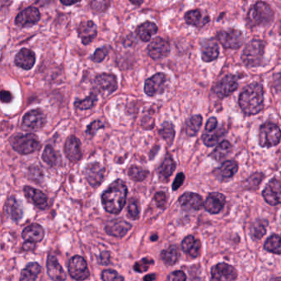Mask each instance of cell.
Segmentation results:
<instances>
[{
	"instance_id": "6da1fadb",
	"label": "cell",
	"mask_w": 281,
	"mask_h": 281,
	"mask_svg": "<svg viewBox=\"0 0 281 281\" xmlns=\"http://www.w3.org/2000/svg\"><path fill=\"white\" fill-rule=\"evenodd\" d=\"M127 187L122 180H116L102 195L103 208L110 214H119L124 208L127 196Z\"/></svg>"
},
{
	"instance_id": "7a4b0ae2",
	"label": "cell",
	"mask_w": 281,
	"mask_h": 281,
	"mask_svg": "<svg viewBox=\"0 0 281 281\" xmlns=\"http://www.w3.org/2000/svg\"><path fill=\"white\" fill-rule=\"evenodd\" d=\"M238 102L241 109L247 116L259 113L263 109L264 103L263 86L257 83L249 84L241 93Z\"/></svg>"
},
{
	"instance_id": "3957f363",
	"label": "cell",
	"mask_w": 281,
	"mask_h": 281,
	"mask_svg": "<svg viewBox=\"0 0 281 281\" xmlns=\"http://www.w3.org/2000/svg\"><path fill=\"white\" fill-rule=\"evenodd\" d=\"M274 18V13L270 5L265 2H258L251 7L247 14V22L251 27L264 26Z\"/></svg>"
},
{
	"instance_id": "277c9868",
	"label": "cell",
	"mask_w": 281,
	"mask_h": 281,
	"mask_svg": "<svg viewBox=\"0 0 281 281\" xmlns=\"http://www.w3.org/2000/svg\"><path fill=\"white\" fill-rule=\"evenodd\" d=\"M10 143L13 149L22 155L33 154L41 147L37 136L33 134H18L12 137Z\"/></svg>"
},
{
	"instance_id": "5b68a950",
	"label": "cell",
	"mask_w": 281,
	"mask_h": 281,
	"mask_svg": "<svg viewBox=\"0 0 281 281\" xmlns=\"http://www.w3.org/2000/svg\"><path fill=\"white\" fill-rule=\"evenodd\" d=\"M265 46L264 41L258 40L250 41L243 52V62L249 67H257L261 65L265 52Z\"/></svg>"
},
{
	"instance_id": "8992f818",
	"label": "cell",
	"mask_w": 281,
	"mask_h": 281,
	"mask_svg": "<svg viewBox=\"0 0 281 281\" xmlns=\"http://www.w3.org/2000/svg\"><path fill=\"white\" fill-rule=\"evenodd\" d=\"M258 138L260 145L262 147L270 148L276 146L281 141V129L274 123H265L260 127Z\"/></svg>"
},
{
	"instance_id": "52a82bcc",
	"label": "cell",
	"mask_w": 281,
	"mask_h": 281,
	"mask_svg": "<svg viewBox=\"0 0 281 281\" xmlns=\"http://www.w3.org/2000/svg\"><path fill=\"white\" fill-rule=\"evenodd\" d=\"M217 39L226 49H238L244 41L242 32L232 28L219 32L217 35Z\"/></svg>"
},
{
	"instance_id": "ba28073f",
	"label": "cell",
	"mask_w": 281,
	"mask_h": 281,
	"mask_svg": "<svg viewBox=\"0 0 281 281\" xmlns=\"http://www.w3.org/2000/svg\"><path fill=\"white\" fill-rule=\"evenodd\" d=\"M68 271L76 281H84L89 277V270L84 257L75 256L68 264Z\"/></svg>"
},
{
	"instance_id": "9c48e42d",
	"label": "cell",
	"mask_w": 281,
	"mask_h": 281,
	"mask_svg": "<svg viewBox=\"0 0 281 281\" xmlns=\"http://www.w3.org/2000/svg\"><path fill=\"white\" fill-rule=\"evenodd\" d=\"M46 118L43 111L35 109L28 111L22 118V128L27 130H38L46 124Z\"/></svg>"
},
{
	"instance_id": "30bf717a",
	"label": "cell",
	"mask_w": 281,
	"mask_h": 281,
	"mask_svg": "<svg viewBox=\"0 0 281 281\" xmlns=\"http://www.w3.org/2000/svg\"><path fill=\"white\" fill-rule=\"evenodd\" d=\"M94 88L103 94H111L117 88V79L112 73H101L94 79Z\"/></svg>"
},
{
	"instance_id": "8fae6325",
	"label": "cell",
	"mask_w": 281,
	"mask_h": 281,
	"mask_svg": "<svg viewBox=\"0 0 281 281\" xmlns=\"http://www.w3.org/2000/svg\"><path fill=\"white\" fill-rule=\"evenodd\" d=\"M238 80L235 76L228 74L224 77L214 87L215 94L220 98H226L238 89Z\"/></svg>"
},
{
	"instance_id": "7c38bea8",
	"label": "cell",
	"mask_w": 281,
	"mask_h": 281,
	"mask_svg": "<svg viewBox=\"0 0 281 281\" xmlns=\"http://www.w3.org/2000/svg\"><path fill=\"white\" fill-rule=\"evenodd\" d=\"M166 81L167 77L164 73H158L154 74L145 81L144 92L149 97L161 94L164 92V84Z\"/></svg>"
},
{
	"instance_id": "4fadbf2b",
	"label": "cell",
	"mask_w": 281,
	"mask_h": 281,
	"mask_svg": "<svg viewBox=\"0 0 281 281\" xmlns=\"http://www.w3.org/2000/svg\"><path fill=\"white\" fill-rule=\"evenodd\" d=\"M170 46L168 41L161 37L154 38L148 46V53L153 60H161L168 56Z\"/></svg>"
},
{
	"instance_id": "5bb4252c",
	"label": "cell",
	"mask_w": 281,
	"mask_h": 281,
	"mask_svg": "<svg viewBox=\"0 0 281 281\" xmlns=\"http://www.w3.org/2000/svg\"><path fill=\"white\" fill-rule=\"evenodd\" d=\"M105 169L99 162L90 163L85 168L87 181L92 187L100 186L105 178Z\"/></svg>"
},
{
	"instance_id": "9a60e30c",
	"label": "cell",
	"mask_w": 281,
	"mask_h": 281,
	"mask_svg": "<svg viewBox=\"0 0 281 281\" xmlns=\"http://www.w3.org/2000/svg\"><path fill=\"white\" fill-rule=\"evenodd\" d=\"M263 195L270 206L281 204V182L277 179H271L263 191Z\"/></svg>"
},
{
	"instance_id": "2e32d148",
	"label": "cell",
	"mask_w": 281,
	"mask_h": 281,
	"mask_svg": "<svg viewBox=\"0 0 281 281\" xmlns=\"http://www.w3.org/2000/svg\"><path fill=\"white\" fill-rule=\"evenodd\" d=\"M40 19L41 14L37 8L30 7L18 14L15 19V23L19 27H30L36 24Z\"/></svg>"
},
{
	"instance_id": "e0dca14e",
	"label": "cell",
	"mask_w": 281,
	"mask_h": 281,
	"mask_svg": "<svg viewBox=\"0 0 281 281\" xmlns=\"http://www.w3.org/2000/svg\"><path fill=\"white\" fill-rule=\"evenodd\" d=\"M211 276L214 281H234L238 277V272L232 265L219 263L211 269Z\"/></svg>"
},
{
	"instance_id": "ac0fdd59",
	"label": "cell",
	"mask_w": 281,
	"mask_h": 281,
	"mask_svg": "<svg viewBox=\"0 0 281 281\" xmlns=\"http://www.w3.org/2000/svg\"><path fill=\"white\" fill-rule=\"evenodd\" d=\"M179 204L181 208L187 211H199L204 203L200 195L193 192H186L179 198Z\"/></svg>"
},
{
	"instance_id": "d6986e66",
	"label": "cell",
	"mask_w": 281,
	"mask_h": 281,
	"mask_svg": "<svg viewBox=\"0 0 281 281\" xmlns=\"http://www.w3.org/2000/svg\"><path fill=\"white\" fill-rule=\"evenodd\" d=\"M131 228V225L122 219L110 220L105 227L107 234L114 237H123Z\"/></svg>"
},
{
	"instance_id": "ffe728a7",
	"label": "cell",
	"mask_w": 281,
	"mask_h": 281,
	"mask_svg": "<svg viewBox=\"0 0 281 281\" xmlns=\"http://www.w3.org/2000/svg\"><path fill=\"white\" fill-rule=\"evenodd\" d=\"M79 37L84 45H89L94 40L98 34V28L92 21L82 22L78 27Z\"/></svg>"
},
{
	"instance_id": "44dd1931",
	"label": "cell",
	"mask_w": 281,
	"mask_h": 281,
	"mask_svg": "<svg viewBox=\"0 0 281 281\" xmlns=\"http://www.w3.org/2000/svg\"><path fill=\"white\" fill-rule=\"evenodd\" d=\"M226 201L225 195L219 192H213L206 198V202L204 204L206 211L210 214H219V212L224 208Z\"/></svg>"
},
{
	"instance_id": "7402d4cb",
	"label": "cell",
	"mask_w": 281,
	"mask_h": 281,
	"mask_svg": "<svg viewBox=\"0 0 281 281\" xmlns=\"http://www.w3.org/2000/svg\"><path fill=\"white\" fill-rule=\"evenodd\" d=\"M65 154L71 162H78L81 158L80 141L75 136L71 135L67 139L65 144Z\"/></svg>"
},
{
	"instance_id": "603a6c76",
	"label": "cell",
	"mask_w": 281,
	"mask_h": 281,
	"mask_svg": "<svg viewBox=\"0 0 281 281\" xmlns=\"http://www.w3.org/2000/svg\"><path fill=\"white\" fill-rule=\"evenodd\" d=\"M23 192L25 197L35 207L41 210L46 208L47 206V197L43 192L31 187H25Z\"/></svg>"
},
{
	"instance_id": "cb8c5ba5",
	"label": "cell",
	"mask_w": 281,
	"mask_h": 281,
	"mask_svg": "<svg viewBox=\"0 0 281 281\" xmlns=\"http://www.w3.org/2000/svg\"><path fill=\"white\" fill-rule=\"evenodd\" d=\"M47 273L50 278L53 281H65L66 280V275L65 270H63L62 266L60 265L56 257L53 255H50L46 262Z\"/></svg>"
},
{
	"instance_id": "d4e9b609",
	"label": "cell",
	"mask_w": 281,
	"mask_h": 281,
	"mask_svg": "<svg viewBox=\"0 0 281 281\" xmlns=\"http://www.w3.org/2000/svg\"><path fill=\"white\" fill-rule=\"evenodd\" d=\"M202 60L205 62H211L219 57V48L216 41L214 39H209L201 44Z\"/></svg>"
},
{
	"instance_id": "484cf974",
	"label": "cell",
	"mask_w": 281,
	"mask_h": 281,
	"mask_svg": "<svg viewBox=\"0 0 281 281\" xmlns=\"http://www.w3.org/2000/svg\"><path fill=\"white\" fill-rule=\"evenodd\" d=\"M15 65L23 70H28L34 66L35 62V55L34 52L29 49H22L15 57Z\"/></svg>"
},
{
	"instance_id": "4316f807",
	"label": "cell",
	"mask_w": 281,
	"mask_h": 281,
	"mask_svg": "<svg viewBox=\"0 0 281 281\" xmlns=\"http://www.w3.org/2000/svg\"><path fill=\"white\" fill-rule=\"evenodd\" d=\"M181 248L182 251L186 254L189 255L190 257L195 258L199 257L200 254V249H201V244L200 241L197 238H195L194 236H187L184 238L181 243Z\"/></svg>"
},
{
	"instance_id": "83f0119b",
	"label": "cell",
	"mask_w": 281,
	"mask_h": 281,
	"mask_svg": "<svg viewBox=\"0 0 281 281\" xmlns=\"http://www.w3.org/2000/svg\"><path fill=\"white\" fill-rule=\"evenodd\" d=\"M22 236L24 240L38 243L43 239L45 231L41 225L38 224H32L25 228L24 230L22 231Z\"/></svg>"
},
{
	"instance_id": "f1b7e54d",
	"label": "cell",
	"mask_w": 281,
	"mask_h": 281,
	"mask_svg": "<svg viewBox=\"0 0 281 281\" xmlns=\"http://www.w3.org/2000/svg\"><path fill=\"white\" fill-rule=\"evenodd\" d=\"M5 212L8 217L14 221H18L23 215L22 206L16 200V198L13 196L6 201Z\"/></svg>"
},
{
	"instance_id": "f546056e",
	"label": "cell",
	"mask_w": 281,
	"mask_h": 281,
	"mask_svg": "<svg viewBox=\"0 0 281 281\" xmlns=\"http://www.w3.org/2000/svg\"><path fill=\"white\" fill-rule=\"evenodd\" d=\"M175 168L176 163L173 159V158L171 157L170 155H167L158 170L160 180L165 182L168 181L173 172L175 171Z\"/></svg>"
},
{
	"instance_id": "4dcf8cb0",
	"label": "cell",
	"mask_w": 281,
	"mask_h": 281,
	"mask_svg": "<svg viewBox=\"0 0 281 281\" xmlns=\"http://www.w3.org/2000/svg\"><path fill=\"white\" fill-rule=\"evenodd\" d=\"M158 32L157 25L151 22H145L140 25L136 29V34L141 41L147 42L150 41L152 35L156 34Z\"/></svg>"
},
{
	"instance_id": "1f68e13d",
	"label": "cell",
	"mask_w": 281,
	"mask_h": 281,
	"mask_svg": "<svg viewBox=\"0 0 281 281\" xmlns=\"http://www.w3.org/2000/svg\"><path fill=\"white\" fill-rule=\"evenodd\" d=\"M238 163L232 160H228L223 162V164L218 168L217 173L218 176L220 177V180L225 181L234 176L238 172Z\"/></svg>"
},
{
	"instance_id": "d6a6232c",
	"label": "cell",
	"mask_w": 281,
	"mask_h": 281,
	"mask_svg": "<svg viewBox=\"0 0 281 281\" xmlns=\"http://www.w3.org/2000/svg\"><path fill=\"white\" fill-rule=\"evenodd\" d=\"M185 20L187 24L195 26V27H203L209 22V18H204L200 10H191L185 14Z\"/></svg>"
},
{
	"instance_id": "836d02e7",
	"label": "cell",
	"mask_w": 281,
	"mask_h": 281,
	"mask_svg": "<svg viewBox=\"0 0 281 281\" xmlns=\"http://www.w3.org/2000/svg\"><path fill=\"white\" fill-rule=\"evenodd\" d=\"M42 159L48 165L53 167V168L58 167L61 162V158H60V154H58L53 149V147L51 146V145H47L44 149L43 154H42Z\"/></svg>"
},
{
	"instance_id": "e575fe53",
	"label": "cell",
	"mask_w": 281,
	"mask_h": 281,
	"mask_svg": "<svg viewBox=\"0 0 281 281\" xmlns=\"http://www.w3.org/2000/svg\"><path fill=\"white\" fill-rule=\"evenodd\" d=\"M41 265L36 263H31L27 264L25 269L22 270L20 281H35L38 275L41 272Z\"/></svg>"
},
{
	"instance_id": "d590c367",
	"label": "cell",
	"mask_w": 281,
	"mask_h": 281,
	"mask_svg": "<svg viewBox=\"0 0 281 281\" xmlns=\"http://www.w3.org/2000/svg\"><path fill=\"white\" fill-rule=\"evenodd\" d=\"M268 222L265 219H257L250 228V234L254 240H260L266 232Z\"/></svg>"
},
{
	"instance_id": "8d00e7d4",
	"label": "cell",
	"mask_w": 281,
	"mask_h": 281,
	"mask_svg": "<svg viewBox=\"0 0 281 281\" xmlns=\"http://www.w3.org/2000/svg\"><path fill=\"white\" fill-rule=\"evenodd\" d=\"M231 151H232L231 143L228 140H224L222 141L214 151L212 152L211 156L214 160H216L217 162H222Z\"/></svg>"
},
{
	"instance_id": "74e56055",
	"label": "cell",
	"mask_w": 281,
	"mask_h": 281,
	"mask_svg": "<svg viewBox=\"0 0 281 281\" xmlns=\"http://www.w3.org/2000/svg\"><path fill=\"white\" fill-rule=\"evenodd\" d=\"M161 258L167 265H175L180 258V252L177 246L173 245L169 246L167 250H163L161 252Z\"/></svg>"
},
{
	"instance_id": "f35d334b",
	"label": "cell",
	"mask_w": 281,
	"mask_h": 281,
	"mask_svg": "<svg viewBox=\"0 0 281 281\" xmlns=\"http://www.w3.org/2000/svg\"><path fill=\"white\" fill-rule=\"evenodd\" d=\"M202 125V116L200 115L193 116L187 121L186 124V133L188 136H195Z\"/></svg>"
},
{
	"instance_id": "ab89813d",
	"label": "cell",
	"mask_w": 281,
	"mask_h": 281,
	"mask_svg": "<svg viewBox=\"0 0 281 281\" xmlns=\"http://www.w3.org/2000/svg\"><path fill=\"white\" fill-rule=\"evenodd\" d=\"M264 248L274 254H281V238L280 236L273 234L268 238L264 244Z\"/></svg>"
},
{
	"instance_id": "60d3db41",
	"label": "cell",
	"mask_w": 281,
	"mask_h": 281,
	"mask_svg": "<svg viewBox=\"0 0 281 281\" xmlns=\"http://www.w3.org/2000/svg\"><path fill=\"white\" fill-rule=\"evenodd\" d=\"M225 133V131H224V130H222L221 128L219 130H215L214 131H211V132L205 130V132L202 135L203 142L206 144V146H214V144H216L220 137H222Z\"/></svg>"
},
{
	"instance_id": "b9f144b4",
	"label": "cell",
	"mask_w": 281,
	"mask_h": 281,
	"mask_svg": "<svg viewBox=\"0 0 281 281\" xmlns=\"http://www.w3.org/2000/svg\"><path fill=\"white\" fill-rule=\"evenodd\" d=\"M159 134L168 144L171 145L173 143L174 136H175L174 125L170 122H164L162 124V128L160 129Z\"/></svg>"
},
{
	"instance_id": "7bdbcfd3",
	"label": "cell",
	"mask_w": 281,
	"mask_h": 281,
	"mask_svg": "<svg viewBox=\"0 0 281 281\" xmlns=\"http://www.w3.org/2000/svg\"><path fill=\"white\" fill-rule=\"evenodd\" d=\"M98 101V97L97 95L92 92L91 94L85 98L84 100H77L74 103L76 108L79 109V110H88L94 106L95 104Z\"/></svg>"
},
{
	"instance_id": "ee69618b",
	"label": "cell",
	"mask_w": 281,
	"mask_h": 281,
	"mask_svg": "<svg viewBox=\"0 0 281 281\" xmlns=\"http://www.w3.org/2000/svg\"><path fill=\"white\" fill-rule=\"evenodd\" d=\"M128 174L130 178L132 179L133 181H142L149 175V172L139 166H132L129 169Z\"/></svg>"
},
{
	"instance_id": "f6af8a7d",
	"label": "cell",
	"mask_w": 281,
	"mask_h": 281,
	"mask_svg": "<svg viewBox=\"0 0 281 281\" xmlns=\"http://www.w3.org/2000/svg\"><path fill=\"white\" fill-rule=\"evenodd\" d=\"M110 0H92L91 1V8L95 14H102L106 11L110 7Z\"/></svg>"
},
{
	"instance_id": "bcb514c9",
	"label": "cell",
	"mask_w": 281,
	"mask_h": 281,
	"mask_svg": "<svg viewBox=\"0 0 281 281\" xmlns=\"http://www.w3.org/2000/svg\"><path fill=\"white\" fill-rule=\"evenodd\" d=\"M154 260L149 258V257H145L139 261L134 265V270L140 273H143L149 270V267L151 265H154Z\"/></svg>"
},
{
	"instance_id": "7dc6e473",
	"label": "cell",
	"mask_w": 281,
	"mask_h": 281,
	"mask_svg": "<svg viewBox=\"0 0 281 281\" xmlns=\"http://www.w3.org/2000/svg\"><path fill=\"white\" fill-rule=\"evenodd\" d=\"M128 217L130 219L135 220L140 216V206L137 200H130V204L127 208Z\"/></svg>"
},
{
	"instance_id": "c3c4849f",
	"label": "cell",
	"mask_w": 281,
	"mask_h": 281,
	"mask_svg": "<svg viewBox=\"0 0 281 281\" xmlns=\"http://www.w3.org/2000/svg\"><path fill=\"white\" fill-rule=\"evenodd\" d=\"M102 279L103 281H124V277L120 276L119 274L113 270H103L102 273Z\"/></svg>"
},
{
	"instance_id": "681fc988",
	"label": "cell",
	"mask_w": 281,
	"mask_h": 281,
	"mask_svg": "<svg viewBox=\"0 0 281 281\" xmlns=\"http://www.w3.org/2000/svg\"><path fill=\"white\" fill-rule=\"evenodd\" d=\"M108 53L109 49L105 46L102 47L100 49H97L92 56V60L96 63L102 62L105 57L108 55Z\"/></svg>"
},
{
	"instance_id": "f907efd6",
	"label": "cell",
	"mask_w": 281,
	"mask_h": 281,
	"mask_svg": "<svg viewBox=\"0 0 281 281\" xmlns=\"http://www.w3.org/2000/svg\"><path fill=\"white\" fill-rule=\"evenodd\" d=\"M263 175L261 173H255L251 176L249 177L248 180L246 181L247 187L251 189H256L258 186H259L260 182L263 181Z\"/></svg>"
},
{
	"instance_id": "816d5d0a",
	"label": "cell",
	"mask_w": 281,
	"mask_h": 281,
	"mask_svg": "<svg viewBox=\"0 0 281 281\" xmlns=\"http://www.w3.org/2000/svg\"><path fill=\"white\" fill-rule=\"evenodd\" d=\"M154 200L158 207L161 209L165 208L166 204H167V195L164 192H159L156 193L154 196Z\"/></svg>"
},
{
	"instance_id": "f5cc1de1",
	"label": "cell",
	"mask_w": 281,
	"mask_h": 281,
	"mask_svg": "<svg viewBox=\"0 0 281 281\" xmlns=\"http://www.w3.org/2000/svg\"><path fill=\"white\" fill-rule=\"evenodd\" d=\"M103 127H104V124L102 122H99V121H95V122H92L87 128V134L93 135L99 129Z\"/></svg>"
},
{
	"instance_id": "db71d44e",
	"label": "cell",
	"mask_w": 281,
	"mask_h": 281,
	"mask_svg": "<svg viewBox=\"0 0 281 281\" xmlns=\"http://www.w3.org/2000/svg\"><path fill=\"white\" fill-rule=\"evenodd\" d=\"M168 281H184L187 280V276L183 271L176 270L173 273H171L168 277Z\"/></svg>"
},
{
	"instance_id": "11a10c76",
	"label": "cell",
	"mask_w": 281,
	"mask_h": 281,
	"mask_svg": "<svg viewBox=\"0 0 281 281\" xmlns=\"http://www.w3.org/2000/svg\"><path fill=\"white\" fill-rule=\"evenodd\" d=\"M110 262H111V255L108 251H103L98 257V263L101 265H109Z\"/></svg>"
},
{
	"instance_id": "9f6ffc18",
	"label": "cell",
	"mask_w": 281,
	"mask_h": 281,
	"mask_svg": "<svg viewBox=\"0 0 281 281\" xmlns=\"http://www.w3.org/2000/svg\"><path fill=\"white\" fill-rule=\"evenodd\" d=\"M184 180H185V175L183 173H180L176 175V178L173 181V191H176L179 187H181V185L183 184Z\"/></svg>"
},
{
	"instance_id": "6f0895ef",
	"label": "cell",
	"mask_w": 281,
	"mask_h": 281,
	"mask_svg": "<svg viewBox=\"0 0 281 281\" xmlns=\"http://www.w3.org/2000/svg\"><path fill=\"white\" fill-rule=\"evenodd\" d=\"M217 126H218V121H217L215 117H211L208 120V122L206 123V130L211 132L216 130Z\"/></svg>"
},
{
	"instance_id": "680465c9",
	"label": "cell",
	"mask_w": 281,
	"mask_h": 281,
	"mask_svg": "<svg viewBox=\"0 0 281 281\" xmlns=\"http://www.w3.org/2000/svg\"><path fill=\"white\" fill-rule=\"evenodd\" d=\"M13 99L11 92L8 91H2L1 92V101L4 103H8L11 102Z\"/></svg>"
},
{
	"instance_id": "91938a15",
	"label": "cell",
	"mask_w": 281,
	"mask_h": 281,
	"mask_svg": "<svg viewBox=\"0 0 281 281\" xmlns=\"http://www.w3.org/2000/svg\"><path fill=\"white\" fill-rule=\"evenodd\" d=\"M34 248H35V244H34L33 242L27 241V243H25L23 244V249H24L25 251H32Z\"/></svg>"
},
{
	"instance_id": "94428289",
	"label": "cell",
	"mask_w": 281,
	"mask_h": 281,
	"mask_svg": "<svg viewBox=\"0 0 281 281\" xmlns=\"http://www.w3.org/2000/svg\"><path fill=\"white\" fill-rule=\"evenodd\" d=\"M79 1H81V0H60L61 3L65 6L73 5V4L79 3Z\"/></svg>"
},
{
	"instance_id": "6125c7cd",
	"label": "cell",
	"mask_w": 281,
	"mask_h": 281,
	"mask_svg": "<svg viewBox=\"0 0 281 281\" xmlns=\"http://www.w3.org/2000/svg\"><path fill=\"white\" fill-rule=\"evenodd\" d=\"M155 279H156V276L154 274H150V275H148L145 277H143V281H154Z\"/></svg>"
},
{
	"instance_id": "be15d7a7",
	"label": "cell",
	"mask_w": 281,
	"mask_h": 281,
	"mask_svg": "<svg viewBox=\"0 0 281 281\" xmlns=\"http://www.w3.org/2000/svg\"><path fill=\"white\" fill-rule=\"evenodd\" d=\"M130 3H132L134 5L140 6L143 3V0H130Z\"/></svg>"
},
{
	"instance_id": "e7e4bbea",
	"label": "cell",
	"mask_w": 281,
	"mask_h": 281,
	"mask_svg": "<svg viewBox=\"0 0 281 281\" xmlns=\"http://www.w3.org/2000/svg\"><path fill=\"white\" fill-rule=\"evenodd\" d=\"M158 239V236L155 234L154 236H152L151 237V240L152 241H156Z\"/></svg>"
}]
</instances>
